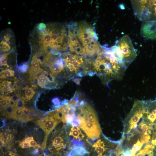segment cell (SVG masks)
<instances>
[{"label":"cell","mask_w":156,"mask_h":156,"mask_svg":"<svg viewBox=\"0 0 156 156\" xmlns=\"http://www.w3.org/2000/svg\"><path fill=\"white\" fill-rule=\"evenodd\" d=\"M77 118L79 127L90 138L94 140L98 138L101 133L96 114L89 105L83 101L77 107Z\"/></svg>","instance_id":"cell-1"},{"label":"cell","mask_w":156,"mask_h":156,"mask_svg":"<svg viewBox=\"0 0 156 156\" xmlns=\"http://www.w3.org/2000/svg\"><path fill=\"white\" fill-rule=\"evenodd\" d=\"M134 14L143 22H156V0L131 1Z\"/></svg>","instance_id":"cell-2"},{"label":"cell","mask_w":156,"mask_h":156,"mask_svg":"<svg viewBox=\"0 0 156 156\" xmlns=\"http://www.w3.org/2000/svg\"><path fill=\"white\" fill-rule=\"evenodd\" d=\"M115 45L116 51L128 66L136 58L137 51L129 36L125 35L118 40Z\"/></svg>","instance_id":"cell-3"},{"label":"cell","mask_w":156,"mask_h":156,"mask_svg":"<svg viewBox=\"0 0 156 156\" xmlns=\"http://www.w3.org/2000/svg\"><path fill=\"white\" fill-rule=\"evenodd\" d=\"M61 121L59 113L56 110L49 113L37 122L46 134L48 135Z\"/></svg>","instance_id":"cell-4"},{"label":"cell","mask_w":156,"mask_h":156,"mask_svg":"<svg viewBox=\"0 0 156 156\" xmlns=\"http://www.w3.org/2000/svg\"><path fill=\"white\" fill-rule=\"evenodd\" d=\"M140 33L145 40H156V22H143L141 27Z\"/></svg>","instance_id":"cell-5"},{"label":"cell","mask_w":156,"mask_h":156,"mask_svg":"<svg viewBox=\"0 0 156 156\" xmlns=\"http://www.w3.org/2000/svg\"><path fill=\"white\" fill-rule=\"evenodd\" d=\"M92 147L96 151L97 156H109L111 153L108 155H106L108 148L106 147L104 141L100 139L94 143Z\"/></svg>","instance_id":"cell-6"},{"label":"cell","mask_w":156,"mask_h":156,"mask_svg":"<svg viewBox=\"0 0 156 156\" xmlns=\"http://www.w3.org/2000/svg\"><path fill=\"white\" fill-rule=\"evenodd\" d=\"M63 60L61 58L57 60L55 62L50 66V70L52 74L56 75L59 74L64 70Z\"/></svg>","instance_id":"cell-7"},{"label":"cell","mask_w":156,"mask_h":156,"mask_svg":"<svg viewBox=\"0 0 156 156\" xmlns=\"http://www.w3.org/2000/svg\"><path fill=\"white\" fill-rule=\"evenodd\" d=\"M11 82L8 80H4L1 83L0 91L2 94H8L14 91L15 88H11Z\"/></svg>","instance_id":"cell-8"},{"label":"cell","mask_w":156,"mask_h":156,"mask_svg":"<svg viewBox=\"0 0 156 156\" xmlns=\"http://www.w3.org/2000/svg\"><path fill=\"white\" fill-rule=\"evenodd\" d=\"M69 135L73 136V138L79 140H82L85 137L84 135L82 133L80 129L76 126H73L71 127Z\"/></svg>","instance_id":"cell-9"},{"label":"cell","mask_w":156,"mask_h":156,"mask_svg":"<svg viewBox=\"0 0 156 156\" xmlns=\"http://www.w3.org/2000/svg\"><path fill=\"white\" fill-rule=\"evenodd\" d=\"M64 140L61 136L55 137L53 140L52 144L54 148L57 151L60 150L64 147Z\"/></svg>","instance_id":"cell-10"},{"label":"cell","mask_w":156,"mask_h":156,"mask_svg":"<svg viewBox=\"0 0 156 156\" xmlns=\"http://www.w3.org/2000/svg\"><path fill=\"white\" fill-rule=\"evenodd\" d=\"M25 90V94L24 97H22V98L26 101H28L31 99L35 93L32 88L29 87L27 86L23 88Z\"/></svg>","instance_id":"cell-11"},{"label":"cell","mask_w":156,"mask_h":156,"mask_svg":"<svg viewBox=\"0 0 156 156\" xmlns=\"http://www.w3.org/2000/svg\"><path fill=\"white\" fill-rule=\"evenodd\" d=\"M16 108L15 107L8 105L3 109V115L8 118H13L14 112Z\"/></svg>","instance_id":"cell-12"},{"label":"cell","mask_w":156,"mask_h":156,"mask_svg":"<svg viewBox=\"0 0 156 156\" xmlns=\"http://www.w3.org/2000/svg\"><path fill=\"white\" fill-rule=\"evenodd\" d=\"M14 76V71L10 69H6L0 72L1 79H5Z\"/></svg>","instance_id":"cell-13"},{"label":"cell","mask_w":156,"mask_h":156,"mask_svg":"<svg viewBox=\"0 0 156 156\" xmlns=\"http://www.w3.org/2000/svg\"><path fill=\"white\" fill-rule=\"evenodd\" d=\"M23 113V112L21 108H16L14 112L13 118L21 120Z\"/></svg>","instance_id":"cell-14"},{"label":"cell","mask_w":156,"mask_h":156,"mask_svg":"<svg viewBox=\"0 0 156 156\" xmlns=\"http://www.w3.org/2000/svg\"><path fill=\"white\" fill-rule=\"evenodd\" d=\"M47 79L44 74L40 75L38 79L37 83L41 87H43L47 84Z\"/></svg>","instance_id":"cell-15"},{"label":"cell","mask_w":156,"mask_h":156,"mask_svg":"<svg viewBox=\"0 0 156 156\" xmlns=\"http://www.w3.org/2000/svg\"><path fill=\"white\" fill-rule=\"evenodd\" d=\"M22 110L23 114L25 118V121H28L32 119L29 117L31 112V110L28 108L23 107L21 108Z\"/></svg>","instance_id":"cell-16"},{"label":"cell","mask_w":156,"mask_h":156,"mask_svg":"<svg viewBox=\"0 0 156 156\" xmlns=\"http://www.w3.org/2000/svg\"><path fill=\"white\" fill-rule=\"evenodd\" d=\"M10 52L2 55L1 57L0 66H5L8 67L9 66L7 64V57Z\"/></svg>","instance_id":"cell-17"},{"label":"cell","mask_w":156,"mask_h":156,"mask_svg":"<svg viewBox=\"0 0 156 156\" xmlns=\"http://www.w3.org/2000/svg\"><path fill=\"white\" fill-rule=\"evenodd\" d=\"M10 49V47L6 43L1 41L0 43V50L1 51H8Z\"/></svg>","instance_id":"cell-18"},{"label":"cell","mask_w":156,"mask_h":156,"mask_svg":"<svg viewBox=\"0 0 156 156\" xmlns=\"http://www.w3.org/2000/svg\"><path fill=\"white\" fill-rule=\"evenodd\" d=\"M9 105L7 101L5 99L4 96H0V106L1 108L3 109L8 105Z\"/></svg>","instance_id":"cell-19"},{"label":"cell","mask_w":156,"mask_h":156,"mask_svg":"<svg viewBox=\"0 0 156 156\" xmlns=\"http://www.w3.org/2000/svg\"><path fill=\"white\" fill-rule=\"evenodd\" d=\"M24 99L20 97L18 101L16 103V108H21L24 107Z\"/></svg>","instance_id":"cell-20"},{"label":"cell","mask_w":156,"mask_h":156,"mask_svg":"<svg viewBox=\"0 0 156 156\" xmlns=\"http://www.w3.org/2000/svg\"><path fill=\"white\" fill-rule=\"evenodd\" d=\"M52 33V31H51L49 33L43 36V38L44 41L49 44L51 41V35Z\"/></svg>","instance_id":"cell-21"},{"label":"cell","mask_w":156,"mask_h":156,"mask_svg":"<svg viewBox=\"0 0 156 156\" xmlns=\"http://www.w3.org/2000/svg\"><path fill=\"white\" fill-rule=\"evenodd\" d=\"M29 144L31 146L36 147H38L39 145L34 140L33 137H30L29 140Z\"/></svg>","instance_id":"cell-22"},{"label":"cell","mask_w":156,"mask_h":156,"mask_svg":"<svg viewBox=\"0 0 156 156\" xmlns=\"http://www.w3.org/2000/svg\"><path fill=\"white\" fill-rule=\"evenodd\" d=\"M20 146L22 148H27L31 147L28 142L24 140L20 143Z\"/></svg>","instance_id":"cell-23"},{"label":"cell","mask_w":156,"mask_h":156,"mask_svg":"<svg viewBox=\"0 0 156 156\" xmlns=\"http://www.w3.org/2000/svg\"><path fill=\"white\" fill-rule=\"evenodd\" d=\"M46 27V25L43 23H40L38 25V29L41 32L45 30Z\"/></svg>","instance_id":"cell-24"},{"label":"cell","mask_w":156,"mask_h":156,"mask_svg":"<svg viewBox=\"0 0 156 156\" xmlns=\"http://www.w3.org/2000/svg\"><path fill=\"white\" fill-rule=\"evenodd\" d=\"M59 35L58 34H57L54 33H52L51 34V41H54L56 40L58 37L60 36H59Z\"/></svg>","instance_id":"cell-25"},{"label":"cell","mask_w":156,"mask_h":156,"mask_svg":"<svg viewBox=\"0 0 156 156\" xmlns=\"http://www.w3.org/2000/svg\"><path fill=\"white\" fill-rule=\"evenodd\" d=\"M9 137L4 136L3 135H1L0 138V140L3 143H6Z\"/></svg>","instance_id":"cell-26"},{"label":"cell","mask_w":156,"mask_h":156,"mask_svg":"<svg viewBox=\"0 0 156 156\" xmlns=\"http://www.w3.org/2000/svg\"><path fill=\"white\" fill-rule=\"evenodd\" d=\"M11 98L16 103L17 102L21 96L18 95H15L12 96H10Z\"/></svg>","instance_id":"cell-27"},{"label":"cell","mask_w":156,"mask_h":156,"mask_svg":"<svg viewBox=\"0 0 156 156\" xmlns=\"http://www.w3.org/2000/svg\"><path fill=\"white\" fill-rule=\"evenodd\" d=\"M52 102L55 105H58L60 103L59 99L57 98H55L52 100Z\"/></svg>","instance_id":"cell-28"},{"label":"cell","mask_w":156,"mask_h":156,"mask_svg":"<svg viewBox=\"0 0 156 156\" xmlns=\"http://www.w3.org/2000/svg\"><path fill=\"white\" fill-rule=\"evenodd\" d=\"M81 79L80 78H77L73 80V81L77 85H80V82Z\"/></svg>","instance_id":"cell-29"},{"label":"cell","mask_w":156,"mask_h":156,"mask_svg":"<svg viewBox=\"0 0 156 156\" xmlns=\"http://www.w3.org/2000/svg\"><path fill=\"white\" fill-rule=\"evenodd\" d=\"M27 65H24L21 68V71L23 72H25L27 70Z\"/></svg>","instance_id":"cell-30"},{"label":"cell","mask_w":156,"mask_h":156,"mask_svg":"<svg viewBox=\"0 0 156 156\" xmlns=\"http://www.w3.org/2000/svg\"><path fill=\"white\" fill-rule=\"evenodd\" d=\"M3 135L6 137H9V134L8 132L5 131L3 133Z\"/></svg>","instance_id":"cell-31"},{"label":"cell","mask_w":156,"mask_h":156,"mask_svg":"<svg viewBox=\"0 0 156 156\" xmlns=\"http://www.w3.org/2000/svg\"><path fill=\"white\" fill-rule=\"evenodd\" d=\"M38 152V150L37 149H36L33 152V154H36Z\"/></svg>","instance_id":"cell-32"},{"label":"cell","mask_w":156,"mask_h":156,"mask_svg":"<svg viewBox=\"0 0 156 156\" xmlns=\"http://www.w3.org/2000/svg\"><path fill=\"white\" fill-rule=\"evenodd\" d=\"M109 156H117L116 153L115 152L114 153H113L110 155Z\"/></svg>","instance_id":"cell-33"},{"label":"cell","mask_w":156,"mask_h":156,"mask_svg":"<svg viewBox=\"0 0 156 156\" xmlns=\"http://www.w3.org/2000/svg\"><path fill=\"white\" fill-rule=\"evenodd\" d=\"M6 43L7 44L9 45L10 44V42L9 40Z\"/></svg>","instance_id":"cell-34"}]
</instances>
